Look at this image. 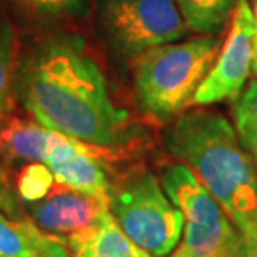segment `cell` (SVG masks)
Instances as JSON below:
<instances>
[{
  "mask_svg": "<svg viewBox=\"0 0 257 257\" xmlns=\"http://www.w3.org/2000/svg\"><path fill=\"white\" fill-rule=\"evenodd\" d=\"M15 94L35 122L97 147L124 142L128 115L112 102L95 60L70 39L29 50L15 75Z\"/></svg>",
  "mask_w": 257,
  "mask_h": 257,
  "instance_id": "obj_1",
  "label": "cell"
},
{
  "mask_svg": "<svg viewBox=\"0 0 257 257\" xmlns=\"http://www.w3.org/2000/svg\"><path fill=\"white\" fill-rule=\"evenodd\" d=\"M167 147L214 195L240 234L257 225V159L220 114L191 110L167 132Z\"/></svg>",
  "mask_w": 257,
  "mask_h": 257,
  "instance_id": "obj_2",
  "label": "cell"
},
{
  "mask_svg": "<svg viewBox=\"0 0 257 257\" xmlns=\"http://www.w3.org/2000/svg\"><path fill=\"white\" fill-rule=\"evenodd\" d=\"M220 52L215 35L164 44L134 59V85L139 104L161 120L181 114L209 75Z\"/></svg>",
  "mask_w": 257,
  "mask_h": 257,
  "instance_id": "obj_3",
  "label": "cell"
},
{
  "mask_svg": "<svg viewBox=\"0 0 257 257\" xmlns=\"http://www.w3.org/2000/svg\"><path fill=\"white\" fill-rule=\"evenodd\" d=\"M109 210L125 235L152 257H166L177 247L186 217L149 172L112 184Z\"/></svg>",
  "mask_w": 257,
  "mask_h": 257,
  "instance_id": "obj_4",
  "label": "cell"
},
{
  "mask_svg": "<svg viewBox=\"0 0 257 257\" xmlns=\"http://www.w3.org/2000/svg\"><path fill=\"white\" fill-rule=\"evenodd\" d=\"M162 187L186 217L184 239L174 257H242V234L191 169L184 164L167 167Z\"/></svg>",
  "mask_w": 257,
  "mask_h": 257,
  "instance_id": "obj_5",
  "label": "cell"
},
{
  "mask_svg": "<svg viewBox=\"0 0 257 257\" xmlns=\"http://www.w3.org/2000/svg\"><path fill=\"white\" fill-rule=\"evenodd\" d=\"M99 24L112 50L127 59L189 32L176 0H100Z\"/></svg>",
  "mask_w": 257,
  "mask_h": 257,
  "instance_id": "obj_6",
  "label": "cell"
},
{
  "mask_svg": "<svg viewBox=\"0 0 257 257\" xmlns=\"http://www.w3.org/2000/svg\"><path fill=\"white\" fill-rule=\"evenodd\" d=\"M255 17L247 0H237L230 32L219 52L217 62L195 92L194 105H209L237 99L252 72Z\"/></svg>",
  "mask_w": 257,
  "mask_h": 257,
  "instance_id": "obj_7",
  "label": "cell"
},
{
  "mask_svg": "<svg viewBox=\"0 0 257 257\" xmlns=\"http://www.w3.org/2000/svg\"><path fill=\"white\" fill-rule=\"evenodd\" d=\"M25 205L29 219H32L44 232L65 240L92 227L100 215L109 210V202L89 197L62 184L52 187L45 199Z\"/></svg>",
  "mask_w": 257,
  "mask_h": 257,
  "instance_id": "obj_8",
  "label": "cell"
},
{
  "mask_svg": "<svg viewBox=\"0 0 257 257\" xmlns=\"http://www.w3.org/2000/svg\"><path fill=\"white\" fill-rule=\"evenodd\" d=\"M45 166L52 171L55 184H62L89 197L109 202L112 184L107 177L104 164L99 161L89 144L59 132Z\"/></svg>",
  "mask_w": 257,
  "mask_h": 257,
  "instance_id": "obj_9",
  "label": "cell"
},
{
  "mask_svg": "<svg viewBox=\"0 0 257 257\" xmlns=\"http://www.w3.org/2000/svg\"><path fill=\"white\" fill-rule=\"evenodd\" d=\"M0 257H70L65 239L44 232L32 219L0 210Z\"/></svg>",
  "mask_w": 257,
  "mask_h": 257,
  "instance_id": "obj_10",
  "label": "cell"
},
{
  "mask_svg": "<svg viewBox=\"0 0 257 257\" xmlns=\"http://www.w3.org/2000/svg\"><path fill=\"white\" fill-rule=\"evenodd\" d=\"M67 245L70 257H152L127 237L110 210H105L92 227L70 235Z\"/></svg>",
  "mask_w": 257,
  "mask_h": 257,
  "instance_id": "obj_11",
  "label": "cell"
},
{
  "mask_svg": "<svg viewBox=\"0 0 257 257\" xmlns=\"http://www.w3.org/2000/svg\"><path fill=\"white\" fill-rule=\"evenodd\" d=\"M59 132L30 120L12 119L0 124V157L15 162L45 164Z\"/></svg>",
  "mask_w": 257,
  "mask_h": 257,
  "instance_id": "obj_12",
  "label": "cell"
},
{
  "mask_svg": "<svg viewBox=\"0 0 257 257\" xmlns=\"http://www.w3.org/2000/svg\"><path fill=\"white\" fill-rule=\"evenodd\" d=\"M176 4L191 32L215 35L234 15L237 0H176Z\"/></svg>",
  "mask_w": 257,
  "mask_h": 257,
  "instance_id": "obj_13",
  "label": "cell"
},
{
  "mask_svg": "<svg viewBox=\"0 0 257 257\" xmlns=\"http://www.w3.org/2000/svg\"><path fill=\"white\" fill-rule=\"evenodd\" d=\"M15 32L7 20L0 17V124L14 114L17 94H15Z\"/></svg>",
  "mask_w": 257,
  "mask_h": 257,
  "instance_id": "obj_14",
  "label": "cell"
},
{
  "mask_svg": "<svg viewBox=\"0 0 257 257\" xmlns=\"http://www.w3.org/2000/svg\"><path fill=\"white\" fill-rule=\"evenodd\" d=\"M234 128L242 147L257 159V80H252L232 105Z\"/></svg>",
  "mask_w": 257,
  "mask_h": 257,
  "instance_id": "obj_15",
  "label": "cell"
},
{
  "mask_svg": "<svg viewBox=\"0 0 257 257\" xmlns=\"http://www.w3.org/2000/svg\"><path fill=\"white\" fill-rule=\"evenodd\" d=\"M54 182L55 177L49 166L42 162H29L17 174L15 192L24 204H34L47 197Z\"/></svg>",
  "mask_w": 257,
  "mask_h": 257,
  "instance_id": "obj_16",
  "label": "cell"
},
{
  "mask_svg": "<svg viewBox=\"0 0 257 257\" xmlns=\"http://www.w3.org/2000/svg\"><path fill=\"white\" fill-rule=\"evenodd\" d=\"M20 9L37 17H64L77 14L85 0H14Z\"/></svg>",
  "mask_w": 257,
  "mask_h": 257,
  "instance_id": "obj_17",
  "label": "cell"
},
{
  "mask_svg": "<svg viewBox=\"0 0 257 257\" xmlns=\"http://www.w3.org/2000/svg\"><path fill=\"white\" fill-rule=\"evenodd\" d=\"M17 200H19L17 194L10 187L9 179H7V171H5L2 157H0V210H4V212H7L10 215L19 212L20 205Z\"/></svg>",
  "mask_w": 257,
  "mask_h": 257,
  "instance_id": "obj_18",
  "label": "cell"
},
{
  "mask_svg": "<svg viewBox=\"0 0 257 257\" xmlns=\"http://www.w3.org/2000/svg\"><path fill=\"white\" fill-rule=\"evenodd\" d=\"M242 257H257V225L242 234Z\"/></svg>",
  "mask_w": 257,
  "mask_h": 257,
  "instance_id": "obj_19",
  "label": "cell"
},
{
  "mask_svg": "<svg viewBox=\"0 0 257 257\" xmlns=\"http://www.w3.org/2000/svg\"><path fill=\"white\" fill-rule=\"evenodd\" d=\"M254 17H255V30H254V57H252V74L257 77V2L254 9Z\"/></svg>",
  "mask_w": 257,
  "mask_h": 257,
  "instance_id": "obj_20",
  "label": "cell"
},
{
  "mask_svg": "<svg viewBox=\"0 0 257 257\" xmlns=\"http://www.w3.org/2000/svg\"><path fill=\"white\" fill-rule=\"evenodd\" d=\"M171 257H174V255H171Z\"/></svg>",
  "mask_w": 257,
  "mask_h": 257,
  "instance_id": "obj_21",
  "label": "cell"
}]
</instances>
